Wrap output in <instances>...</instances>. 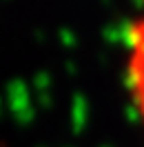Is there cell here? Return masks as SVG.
<instances>
[{
  "instance_id": "obj_1",
  "label": "cell",
  "mask_w": 144,
  "mask_h": 147,
  "mask_svg": "<svg viewBox=\"0 0 144 147\" xmlns=\"http://www.w3.org/2000/svg\"><path fill=\"white\" fill-rule=\"evenodd\" d=\"M126 89L144 125V18L135 20L126 36Z\"/></svg>"
}]
</instances>
